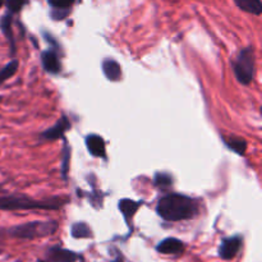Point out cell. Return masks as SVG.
Segmentation results:
<instances>
[{
	"label": "cell",
	"instance_id": "20",
	"mask_svg": "<svg viewBox=\"0 0 262 262\" xmlns=\"http://www.w3.org/2000/svg\"><path fill=\"white\" fill-rule=\"evenodd\" d=\"M155 184L158 187H169L171 186V177L165 173H158L155 176Z\"/></svg>",
	"mask_w": 262,
	"mask_h": 262
},
{
	"label": "cell",
	"instance_id": "8",
	"mask_svg": "<svg viewBox=\"0 0 262 262\" xmlns=\"http://www.w3.org/2000/svg\"><path fill=\"white\" fill-rule=\"evenodd\" d=\"M41 61H42V67L48 73L58 74L61 71V63L60 58L56 54L55 50H46L43 51L41 55Z\"/></svg>",
	"mask_w": 262,
	"mask_h": 262
},
{
	"label": "cell",
	"instance_id": "1",
	"mask_svg": "<svg viewBox=\"0 0 262 262\" xmlns=\"http://www.w3.org/2000/svg\"><path fill=\"white\" fill-rule=\"evenodd\" d=\"M156 212L166 222H183L199 215V204L188 196L170 193L159 200Z\"/></svg>",
	"mask_w": 262,
	"mask_h": 262
},
{
	"label": "cell",
	"instance_id": "16",
	"mask_svg": "<svg viewBox=\"0 0 262 262\" xmlns=\"http://www.w3.org/2000/svg\"><path fill=\"white\" fill-rule=\"evenodd\" d=\"M0 28H2L3 33L7 36L8 40L12 43V51L14 53V41H13V32H12V14H5L3 17L2 22H0Z\"/></svg>",
	"mask_w": 262,
	"mask_h": 262
},
{
	"label": "cell",
	"instance_id": "11",
	"mask_svg": "<svg viewBox=\"0 0 262 262\" xmlns=\"http://www.w3.org/2000/svg\"><path fill=\"white\" fill-rule=\"evenodd\" d=\"M102 72H104L105 77H106L109 81H119L120 77H122V69L118 61H115L114 59H105L102 61Z\"/></svg>",
	"mask_w": 262,
	"mask_h": 262
},
{
	"label": "cell",
	"instance_id": "4",
	"mask_svg": "<svg viewBox=\"0 0 262 262\" xmlns=\"http://www.w3.org/2000/svg\"><path fill=\"white\" fill-rule=\"evenodd\" d=\"M235 78L242 84H250L256 76V55L252 46L242 49L233 61Z\"/></svg>",
	"mask_w": 262,
	"mask_h": 262
},
{
	"label": "cell",
	"instance_id": "22",
	"mask_svg": "<svg viewBox=\"0 0 262 262\" xmlns=\"http://www.w3.org/2000/svg\"><path fill=\"white\" fill-rule=\"evenodd\" d=\"M66 152H64V160H63V168H61V170H63V174L64 176H66L67 174V165H68L69 164V150H67V147H66Z\"/></svg>",
	"mask_w": 262,
	"mask_h": 262
},
{
	"label": "cell",
	"instance_id": "15",
	"mask_svg": "<svg viewBox=\"0 0 262 262\" xmlns=\"http://www.w3.org/2000/svg\"><path fill=\"white\" fill-rule=\"evenodd\" d=\"M225 145L233 150L234 152L239 154V155H245L246 150H247V142L246 140L241 137H229L225 138Z\"/></svg>",
	"mask_w": 262,
	"mask_h": 262
},
{
	"label": "cell",
	"instance_id": "9",
	"mask_svg": "<svg viewBox=\"0 0 262 262\" xmlns=\"http://www.w3.org/2000/svg\"><path fill=\"white\" fill-rule=\"evenodd\" d=\"M156 251L163 255H181L184 251V243L177 238H166L159 243Z\"/></svg>",
	"mask_w": 262,
	"mask_h": 262
},
{
	"label": "cell",
	"instance_id": "23",
	"mask_svg": "<svg viewBox=\"0 0 262 262\" xmlns=\"http://www.w3.org/2000/svg\"><path fill=\"white\" fill-rule=\"evenodd\" d=\"M113 262H123V261H122V258H120V257H117Z\"/></svg>",
	"mask_w": 262,
	"mask_h": 262
},
{
	"label": "cell",
	"instance_id": "14",
	"mask_svg": "<svg viewBox=\"0 0 262 262\" xmlns=\"http://www.w3.org/2000/svg\"><path fill=\"white\" fill-rule=\"evenodd\" d=\"M71 234L72 237L76 238V239H84V238H91L92 237V232L90 229L89 225L86 223H74L72 225L71 229Z\"/></svg>",
	"mask_w": 262,
	"mask_h": 262
},
{
	"label": "cell",
	"instance_id": "12",
	"mask_svg": "<svg viewBox=\"0 0 262 262\" xmlns=\"http://www.w3.org/2000/svg\"><path fill=\"white\" fill-rule=\"evenodd\" d=\"M141 205H142V202L123 199L119 201V210L122 211L123 216H124L127 220H129L135 216V214L137 212V210L140 209Z\"/></svg>",
	"mask_w": 262,
	"mask_h": 262
},
{
	"label": "cell",
	"instance_id": "3",
	"mask_svg": "<svg viewBox=\"0 0 262 262\" xmlns=\"http://www.w3.org/2000/svg\"><path fill=\"white\" fill-rule=\"evenodd\" d=\"M58 223L50 222H30L25 224L15 225L8 230V234L18 239H36L43 238L48 235H53L58 230Z\"/></svg>",
	"mask_w": 262,
	"mask_h": 262
},
{
	"label": "cell",
	"instance_id": "10",
	"mask_svg": "<svg viewBox=\"0 0 262 262\" xmlns=\"http://www.w3.org/2000/svg\"><path fill=\"white\" fill-rule=\"evenodd\" d=\"M86 146L90 154L96 158H106V148H105L104 138L97 135H90L86 137Z\"/></svg>",
	"mask_w": 262,
	"mask_h": 262
},
{
	"label": "cell",
	"instance_id": "18",
	"mask_svg": "<svg viewBox=\"0 0 262 262\" xmlns=\"http://www.w3.org/2000/svg\"><path fill=\"white\" fill-rule=\"evenodd\" d=\"M27 2L28 0H7V8L10 14H14V13L20 12Z\"/></svg>",
	"mask_w": 262,
	"mask_h": 262
},
{
	"label": "cell",
	"instance_id": "19",
	"mask_svg": "<svg viewBox=\"0 0 262 262\" xmlns=\"http://www.w3.org/2000/svg\"><path fill=\"white\" fill-rule=\"evenodd\" d=\"M76 0H48L50 7L56 8V9H69L74 4Z\"/></svg>",
	"mask_w": 262,
	"mask_h": 262
},
{
	"label": "cell",
	"instance_id": "26",
	"mask_svg": "<svg viewBox=\"0 0 262 262\" xmlns=\"http://www.w3.org/2000/svg\"><path fill=\"white\" fill-rule=\"evenodd\" d=\"M0 253H2V250H0Z\"/></svg>",
	"mask_w": 262,
	"mask_h": 262
},
{
	"label": "cell",
	"instance_id": "5",
	"mask_svg": "<svg viewBox=\"0 0 262 262\" xmlns=\"http://www.w3.org/2000/svg\"><path fill=\"white\" fill-rule=\"evenodd\" d=\"M243 239L239 235H235V237H229L223 239V242L220 243L219 247V256L223 260H233L235 256L239 252L241 247H242Z\"/></svg>",
	"mask_w": 262,
	"mask_h": 262
},
{
	"label": "cell",
	"instance_id": "7",
	"mask_svg": "<svg viewBox=\"0 0 262 262\" xmlns=\"http://www.w3.org/2000/svg\"><path fill=\"white\" fill-rule=\"evenodd\" d=\"M78 258L79 255H77L73 251L64 250L59 246H54V247L49 248L46 252L45 262H76L78 261Z\"/></svg>",
	"mask_w": 262,
	"mask_h": 262
},
{
	"label": "cell",
	"instance_id": "13",
	"mask_svg": "<svg viewBox=\"0 0 262 262\" xmlns=\"http://www.w3.org/2000/svg\"><path fill=\"white\" fill-rule=\"evenodd\" d=\"M235 5L243 12L251 13L253 15H261L262 3L261 0H234Z\"/></svg>",
	"mask_w": 262,
	"mask_h": 262
},
{
	"label": "cell",
	"instance_id": "27",
	"mask_svg": "<svg viewBox=\"0 0 262 262\" xmlns=\"http://www.w3.org/2000/svg\"><path fill=\"white\" fill-rule=\"evenodd\" d=\"M40 262H45V261H40Z\"/></svg>",
	"mask_w": 262,
	"mask_h": 262
},
{
	"label": "cell",
	"instance_id": "21",
	"mask_svg": "<svg viewBox=\"0 0 262 262\" xmlns=\"http://www.w3.org/2000/svg\"><path fill=\"white\" fill-rule=\"evenodd\" d=\"M69 9H56V8H53V12H51V17L53 19H63L68 15Z\"/></svg>",
	"mask_w": 262,
	"mask_h": 262
},
{
	"label": "cell",
	"instance_id": "25",
	"mask_svg": "<svg viewBox=\"0 0 262 262\" xmlns=\"http://www.w3.org/2000/svg\"><path fill=\"white\" fill-rule=\"evenodd\" d=\"M0 100H2V96H0Z\"/></svg>",
	"mask_w": 262,
	"mask_h": 262
},
{
	"label": "cell",
	"instance_id": "24",
	"mask_svg": "<svg viewBox=\"0 0 262 262\" xmlns=\"http://www.w3.org/2000/svg\"><path fill=\"white\" fill-rule=\"evenodd\" d=\"M4 2H5V0H0V8H2V5L4 4Z\"/></svg>",
	"mask_w": 262,
	"mask_h": 262
},
{
	"label": "cell",
	"instance_id": "6",
	"mask_svg": "<svg viewBox=\"0 0 262 262\" xmlns=\"http://www.w3.org/2000/svg\"><path fill=\"white\" fill-rule=\"evenodd\" d=\"M71 128V122L67 117H61L51 128L46 129L40 135V140L42 141H56L64 136V133Z\"/></svg>",
	"mask_w": 262,
	"mask_h": 262
},
{
	"label": "cell",
	"instance_id": "17",
	"mask_svg": "<svg viewBox=\"0 0 262 262\" xmlns=\"http://www.w3.org/2000/svg\"><path fill=\"white\" fill-rule=\"evenodd\" d=\"M18 69V61L17 60H12L10 63H8L7 66L4 67L3 69H0V83L4 81H7L8 78L13 77L15 74Z\"/></svg>",
	"mask_w": 262,
	"mask_h": 262
},
{
	"label": "cell",
	"instance_id": "2",
	"mask_svg": "<svg viewBox=\"0 0 262 262\" xmlns=\"http://www.w3.org/2000/svg\"><path fill=\"white\" fill-rule=\"evenodd\" d=\"M68 202L63 197H51L46 200H33L26 194H9L0 197V210L3 211H22V210H59Z\"/></svg>",
	"mask_w": 262,
	"mask_h": 262
}]
</instances>
